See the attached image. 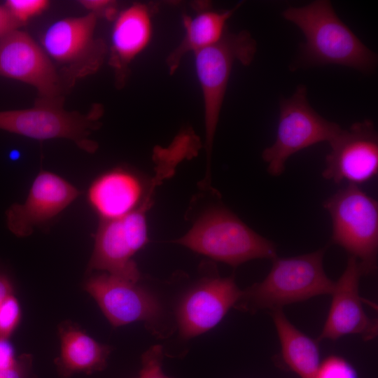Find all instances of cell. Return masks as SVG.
Here are the masks:
<instances>
[{"mask_svg": "<svg viewBox=\"0 0 378 378\" xmlns=\"http://www.w3.org/2000/svg\"><path fill=\"white\" fill-rule=\"evenodd\" d=\"M329 144L331 150L322 172L324 178L358 186L377 174L378 134L372 120L356 122L348 130L342 129Z\"/></svg>", "mask_w": 378, "mask_h": 378, "instance_id": "11", "label": "cell"}, {"mask_svg": "<svg viewBox=\"0 0 378 378\" xmlns=\"http://www.w3.org/2000/svg\"><path fill=\"white\" fill-rule=\"evenodd\" d=\"M96 22L92 13L62 19L41 36V48L62 67L69 83L93 73L101 64L104 48L94 37Z\"/></svg>", "mask_w": 378, "mask_h": 378, "instance_id": "9", "label": "cell"}, {"mask_svg": "<svg viewBox=\"0 0 378 378\" xmlns=\"http://www.w3.org/2000/svg\"><path fill=\"white\" fill-rule=\"evenodd\" d=\"M363 272L358 261L349 256L346 266L335 282L330 309L318 340H335L347 335H358L370 340L377 335V322L365 313L359 294Z\"/></svg>", "mask_w": 378, "mask_h": 378, "instance_id": "15", "label": "cell"}, {"mask_svg": "<svg viewBox=\"0 0 378 378\" xmlns=\"http://www.w3.org/2000/svg\"><path fill=\"white\" fill-rule=\"evenodd\" d=\"M21 307L14 294L0 304V337L9 338L20 323Z\"/></svg>", "mask_w": 378, "mask_h": 378, "instance_id": "22", "label": "cell"}, {"mask_svg": "<svg viewBox=\"0 0 378 378\" xmlns=\"http://www.w3.org/2000/svg\"><path fill=\"white\" fill-rule=\"evenodd\" d=\"M0 76L34 87L38 102L61 103L59 74L43 49L27 33L14 29L0 40Z\"/></svg>", "mask_w": 378, "mask_h": 378, "instance_id": "10", "label": "cell"}, {"mask_svg": "<svg viewBox=\"0 0 378 378\" xmlns=\"http://www.w3.org/2000/svg\"><path fill=\"white\" fill-rule=\"evenodd\" d=\"M146 192L137 175L120 167L100 174L90 185L88 202L101 220L124 216L136 209Z\"/></svg>", "mask_w": 378, "mask_h": 378, "instance_id": "16", "label": "cell"}, {"mask_svg": "<svg viewBox=\"0 0 378 378\" xmlns=\"http://www.w3.org/2000/svg\"><path fill=\"white\" fill-rule=\"evenodd\" d=\"M151 24L148 9L135 4L123 10L117 18L111 34L113 66L121 69L148 43Z\"/></svg>", "mask_w": 378, "mask_h": 378, "instance_id": "19", "label": "cell"}, {"mask_svg": "<svg viewBox=\"0 0 378 378\" xmlns=\"http://www.w3.org/2000/svg\"><path fill=\"white\" fill-rule=\"evenodd\" d=\"M235 9L223 12L206 11L194 18L185 19L186 36L169 59L171 69L177 66L178 59L189 50L195 52L218 43L224 36L227 20Z\"/></svg>", "mask_w": 378, "mask_h": 378, "instance_id": "20", "label": "cell"}, {"mask_svg": "<svg viewBox=\"0 0 378 378\" xmlns=\"http://www.w3.org/2000/svg\"><path fill=\"white\" fill-rule=\"evenodd\" d=\"M256 52V43L247 31L227 34L216 44L195 52V67L204 105L207 155L206 179L219 114L232 65L236 60L249 64Z\"/></svg>", "mask_w": 378, "mask_h": 378, "instance_id": "6", "label": "cell"}, {"mask_svg": "<svg viewBox=\"0 0 378 378\" xmlns=\"http://www.w3.org/2000/svg\"><path fill=\"white\" fill-rule=\"evenodd\" d=\"M325 251L322 248L290 258L276 257L267 276L242 290L237 305L251 312L272 311L313 297L331 295L335 282L323 268Z\"/></svg>", "mask_w": 378, "mask_h": 378, "instance_id": "2", "label": "cell"}, {"mask_svg": "<svg viewBox=\"0 0 378 378\" xmlns=\"http://www.w3.org/2000/svg\"><path fill=\"white\" fill-rule=\"evenodd\" d=\"M17 357L15 348L9 339L0 337V367L12 363Z\"/></svg>", "mask_w": 378, "mask_h": 378, "instance_id": "28", "label": "cell"}, {"mask_svg": "<svg viewBox=\"0 0 378 378\" xmlns=\"http://www.w3.org/2000/svg\"><path fill=\"white\" fill-rule=\"evenodd\" d=\"M80 4L86 9L91 10V13L95 14L98 12L104 10L105 14L108 17H111L114 15V9L111 6L113 2L106 0H82Z\"/></svg>", "mask_w": 378, "mask_h": 378, "instance_id": "26", "label": "cell"}, {"mask_svg": "<svg viewBox=\"0 0 378 378\" xmlns=\"http://www.w3.org/2000/svg\"><path fill=\"white\" fill-rule=\"evenodd\" d=\"M313 378H358L353 366L345 359L331 356L321 362Z\"/></svg>", "mask_w": 378, "mask_h": 378, "instance_id": "23", "label": "cell"}, {"mask_svg": "<svg viewBox=\"0 0 378 378\" xmlns=\"http://www.w3.org/2000/svg\"><path fill=\"white\" fill-rule=\"evenodd\" d=\"M80 194L62 176L42 169L34 178L24 202L13 204L6 211L8 228L19 237H27L35 227L59 215Z\"/></svg>", "mask_w": 378, "mask_h": 378, "instance_id": "13", "label": "cell"}, {"mask_svg": "<svg viewBox=\"0 0 378 378\" xmlns=\"http://www.w3.org/2000/svg\"><path fill=\"white\" fill-rule=\"evenodd\" d=\"M49 6L46 0H8L4 6L20 25L43 13Z\"/></svg>", "mask_w": 378, "mask_h": 378, "instance_id": "21", "label": "cell"}, {"mask_svg": "<svg viewBox=\"0 0 378 378\" xmlns=\"http://www.w3.org/2000/svg\"><path fill=\"white\" fill-rule=\"evenodd\" d=\"M332 225V241L359 262L363 274L375 272L378 252V203L348 184L323 203Z\"/></svg>", "mask_w": 378, "mask_h": 378, "instance_id": "4", "label": "cell"}, {"mask_svg": "<svg viewBox=\"0 0 378 378\" xmlns=\"http://www.w3.org/2000/svg\"><path fill=\"white\" fill-rule=\"evenodd\" d=\"M149 188L141 204L130 214L114 219L101 220L88 271H102L137 283L141 274L133 256L148 241L146 214L153 202Z\"/></svg>", "mask_w": 378, "mask_h": 378, "instance_id": "5", "label": "cell"}, {"mask_svg": "<svg viewBox=\"0 0 378 378\" xmlns=\"http://www.w3.org/2000/svg\"><path fill=\"white\" fill-rule=\"evenodd\" d=\"M13 294V287L10 279L0 274V304L8 296Z\"/></svg>", "mask_w": 378, "mask_h": 378, "instance_id": "29", "label": "cell"}, {"mask_svg": "<svg viewBox=\"0 0 378 378\" xmlns=\"http://www.w3.org/2000/svg\"><path fill=\"white\" fill-rule=\"evenodd\" d=\"M32 363V356L22 354L12 363L0 367V378H33Z\"/></svg>", "mask_w": 378, "mask_h": 378, "instance_id": "25", "label": "cell"}, {"mask_svg": "<svg viewBox=\"0 0 378 378\" xmlns=\"http://www.w3.org/2000/svg\"><path fill=\"white\" fill-rule=\"evenodd\" d=\"M60 352L55 363L59 374L69 378L78 373L104 370L111 348L97 342L76 324L65 321L58 329Z\"/></svg>", "mask_w": 378, "mask_h": 378, "instance_id": "17", "label": "cell"}, {"mask_svg": "<svg viewBox=\"0 0 378 378\" xmlns=\"http://www.w3.org/2000/svg\"><path fill=\"white\" fill-rule=\"evenodd\" d=\"M272 318L285 364L300 378H313L321 364L317 342L298 329L281 309L272 310Z\"/></svg>", "mask_w": 378, "mask_h": 378, "instance_id": "18", "label": "cell"}, {"mask_svg": "<svg viewBox=\"0 0 378 378\" xmlns=\"http://www.w3.org/2000/svg\"><path fill=\"white\" fill-rule=\"evenodd\" d=\"M21 26L4 6H0V40L10 31Z\"/></svg>", "mask_w": 378, "mask_h": 378, "instance_id": "27", "label": "cell"}, {"mask_svg": "<svg viewBox=\"0 0 378 378\" xmlns=\"http://www.w3.org/2000/svg\"><path fill=\"white\" fill-rule=\"evenodd\" d=\"M281 15L304 35L300 59L305 64H337L363 73L375 69L377 55L338 18L329 1L290 7Z\"/></svg>", "mask_w": 378, "mask_h": 378, "instance_id": "1", "label": "cell"}, {"mask_svg": "<svg viewBox=\"0 0 378 378\" xmlns=\"http://www.w3.org/2000/svg\"><path fill=\"white\" fill-rule=\"evenodd\" d=\"M342 130L310 106L307 88L299 85L291 97L281 100L276 139L262 154L267 172L280 176L291 155L320 142H330Z\"/></svg>", "mask_w": 378, "mask_h": 378, "instance_id": "7", "label": "cell"}, {"mask_svg": "<svg viewBox=\"0 0 378 378\" xmlns=\"http://www.w3.org/2000/svg\"><path fill=\"white\" fill-rule=\"evenodd\" d=\"M100 115L99 106L83 114L66 111L60 103L38 102L32 108L0 111V130L39 141L66 139L92 153L97 144L89 136Z\"/></svg>", "mask_w": 378, "mask_h": 378, "instance_id": "8", "label": "cell"}, {"mask_svg": "<svg viewBox=\"0 0 378 378\" xmlns=\"http://www.w3.org/2000/svg\"><path fill=\"white\" fill-rule=\"evenodd\" d=\"M176 242L232 267L276 256L274 242L262 237L230 210L212 207L204 212Z\"/></svg>", "mask_w": 378, "mask_h": 378, "instance_id": "3", "label": "cell"}, {"mask_svg": "<svg viewBox=\"0 0 378 378\" xmlns=\"http://www.w3.org/2000/svg\"><path fill=\"white\" fill-rule=\"evenodd\" d=\"M242 295L233 276L204 279L181 298L176 312L181 336L189 339L212 329Z\"/></svg>", "mask_w": 378, "mask_h": 378, "instance_id": "12", "label": "cell"}, {"mask_svg": "<svg viewBox=\"0 0 378 378\" xmlns=\"http://www.w3.org/2000/svg\"><path fill=\"white\" fill-rule=\"evenodd\" d=\"M84 288L114 327L153 321L161 311L158 300L150 292L137 283L106 272L92 275Z\"/></svg>", "mask_w": 378, "mask_h": 378, "instance_id": "14", "label": "cell"}, {"mask_svg": "<svg viewBox=\"0 0 378 378\" xmlns=\"http://www.w3.org/2000/svg\"><path fill=\"white\" fill-rule=\"evenodd\" d=\"M162 351L160 345L150 347L142 357V368L138 378H169L162 370Z\"/></svg>", "mask_w": 378, "mask_h": 378, "instance_id": "24", "label": "cell"}]
</instances>
